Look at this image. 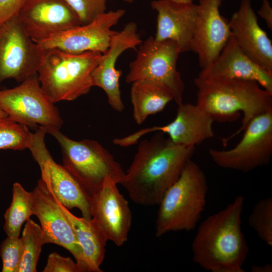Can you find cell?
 Instances as JSON below:
<instances>
[{
    "instance_id": "cell-1",
    "label": "cell",
    "mask_w": 272,
    "mask_h": 272,
    "mask_svg": "<svg viewBox=\"0 0 272 272\" xmlns=\"http://www.w3.org/2000/svg\"><path fill=\"white\" fill-rule=\"evenodd\" d=\"M195 150L194 146L176 144L164 133L156 131L140 142L120 184L134 202L144 206L158 205Z\"/></svg>"
},
{
    "instance_id": "cell-2",
    "label": "cell",
    "mask_w": 272,
    "mask_h": 272,
    "mask_svg": "<svg viewBox=\"0 0 272 272\" xmlns=\"http://www.w3.org/2000/svg\"><path fill=\"white\" fill-rule=\"evenodd\" d=\"M244 197L238 195L200 224L191 245L193 261L211 272H244L249 248L241 229Z\"/></svg>"
},
{
    "instance_id": "cell-3",
    "label": "cell",
    "mask_w": 272,
    "mask_h": 272,
    "mask_svg": "<svg viewBox=\"0 0 272 272\" xmlns=\"http://www.w3.org/2000/svg\"><path fill=\"white\" fill-rule=\"evenodd\" d=\"M196 104L214 120L226 121L243 113L241 126L222 139L223 145L239 134L250 121L262 113L272 111V93L257 82L241 79H210L196 78Z\"/></svg>"
},
{
    "instance_id": "cell-4",
    "label": "cell",
    "mask_w": 272,
    "mask_h": 272,
    "mask_svg": "<svg viewBox=\"0 0 272 272\" xmlns=\"http://www.w3.org/2000/svg\"><path fill=\"white\" fill-rule=\"evenodd\" d=\"M208 189L204 171L189 160L158 205L156 236L160 237L170 232L193 230L205 210Z\"/></svg>"
},
{
    "instance_id": "cell-5",
    "label": "cell",
    "mask_w": 272,
    "mask_h": 272,
    "mask_svg": "<svg viewBox=\"0 0 272 272\" xmlns=\"http://www.w3.org/2000/svg\"><path fill=\"white\" fill-rule=\"evenodd\" d=\"M102 53H72L56 48L44 50L37 71L41 87L53 103L73 101L93 87L92 73Z\"/></svg>"
},
{
    "instance_id": "cell-6",
    "label": "cell",
    "mask_w": 272,
    "mask_h": 272,
    "mask_svg": "<svg viewBox=\"0 0 272 272\" xmlns=\"http://www.w3.org/2000/svg\"><path fill=\"white\" fill-rule=\"evenodd\" d=\"M43 128L59 143L63 166L90 196L101 188L107 178L120 183L125 172L109 151L98 142L75 141L62 133L59 129Z\"/></svg>"
},
{
    "instance_id": "cell-7",
    "label": "cell",
    "mask_w": 272,
    "mask_h": 272,
    "mask_svg": "<svg viewBox=\"0 0 272 272\" xmlns=\"http://www.w3.org/2000/svg\"><path fill=\"white\" fill-rule=\"evenodd\" d=\"M180 53L173 41L157 40L150 36L139 45L135 58L129 65L126 82L131 84L140 80L155 82L171 91L177 105L182 103L185 85L177 69Z\"/></svg>"
},
{
    "instance_id": "cell-8",
    "label": "cell",
    "mask_w": 272,
    "mask_h": 272,
    "mask_svg": "<svg viewBox=\"0 0 272 272\" xmlns=\"http://www.w3.org/2000/svg\"><path fill=\"white\" fill-rule=\"evenodd\" d=\"M0 109L11 119L28 127L60 129L63 124L58 109L42 90L37 74L17 87L0 89Z\"/></svg>"
},
{
    "instance_id": "cell-9",
    "label": "cell",
    "mask_w": 272,
    "mask_h": 272,
    "mask_svg": "<svg viewBox=\"0 0 272 272\" xmlns=\"http://www.w3.org/2000/svg\"><path fill=\"white\" fill-rule=\"evenodd\" d=\"M244 130L242 139L233 148L209 149L210 157L218 166L246 173L269 163L272 155V111L254 117Z\"/></svg>"
},
{
    "instance_id": "cell-10",
    "label": "cell",
    "mask_w": 272,
    "mask_h": 272,
    "mask_svg": "<svg viewBox=\"0 0 272 272\" xmlns=\"http://www.w3.org/2000/svg\"><path fill=\"white\" fill-rule=\"evenodd\" d=\"M44 50L29 36L17 16L0 24V85L37 74Z\"/></svg>"
},
{
    "instance_id": "cell-11",
    "label": "cell",
    "mask_w": 272,
    "mask_h": 272,
    "mask_svg": "<svg viewBox=\"0 0 272 272\" xmlns=\"http://www.w3.org/2000/svg\"><path fill=\"white\" fill-rule=\"evenodd\" d=\"M46 133L41 126L36 129L28 148L40 167L42 180L64 207L77 208L83 218L91 219V196L63 165L53 159L45 143Z\"/></svg>"
},
{
    "instance_id": "cell-12",
    "label": "cell",
    "mask_w": 272,
    "mask_h": 272,
    "mask_svg": "<svg viewBox=\"0 0 272 272\" xmlns=\"http://www.w3.org/2000/svg\"><path fill=\"white\" fill-rule=\"evenodd\" d=\"M213 118L198 105L190 103L178 105L177 113L171 122L161 126L141 129L127 136L115 138L113 143L122 147L133 145L143 136L160 131L176 144L194 146L214 137Z\"/></svg>"
},
{
    "instance_id": "cell-13",
    "label": "cell",
    "mask_w": 272,
    "mask_h": 272,
    "mask_svg": "<svg viewBox=\"0 0 272 272\" xmlns=\"http://www.w3.org/2000/svg\"><path fill=\"white\" fill-rule=\"evenodd\" d=\"M125 13L123 9L105 12L87 24L61 32L36 43L44 50L56 48L72 53L88 51L103 53L116 32L112 27Z\"/></svg>"
},
{
    "instance_id": "cell-14",
    "label": "cell",
    "mask_w": 272,
    "mask_h": 272,
    "mask_svg": "<svg viewBox=\"0 0 272 272\" xmlns=\"http://www.w3.org/2000/svg\"><path fill=\"white\" fill-rule=\"evenodd\" d=\"M31 193L33 215L40 223L45 243L55 244L68 250L75 257L81 272L82 249L58 200L41 178Z\"/></svg>"
},
{
    "instance_id": "cell-15",
    "label": "cell",
    "mask_w": 272,
    "mask_h": 272,
    "mask_svg": "<svg viewBox=\"0 0 272 272\" xmlns=\"http://www.w3.org/2000/svg\"><path fill=\"white\" fill-rule=\"evenodd\" d=\"M17 16L35 43L81 25L65 0H24Z\"/></svg>"
},
{
    "instance_id": "cell-16",
    "label": "cell",
    "mask_w": 272,
    "mask_h": 272,
    "mask_svg": "<svg viewBox=\"0 0 272 272\" xmlns=\"http://www.w3.org/2000/svg\"><path fill=\"white\" fill-rule=\"evenodd\" d=\"M117 183L107 178L101 188L91 196L92 219L117 246L127 240L132 216L128 203L120 192Z\"/></svg>"
},
{
    "instance_id": "cell-17",
    "label": "cell",
    "mask_w": 272,
    "mask_h": 272,
    "mask_svg": "<svg viewBox=\"0 0 272 272\" xmlns=\"http://www.w3.org/2000/svg\"><path fill=\"white\" fill-rule=\"evenodd\" d=\"M142 43L138 27L133 22L125 25L120 32L112 36L107 49L92 73L93 87L101 88L106 93L108 104L115 111L122 112L124 105L122 100L119 80L122 75L117 70L118 57L126 50L135 49Z\"/></svg>"
},
{
    "instance_id": "cell-18",
    "label": "cell",
    "mask_w": 272,
    "mask_h": 272,
    "mask_svg": "<svg viewBox=\"0 0 272 272\" xmlns=\"http://www.w3.org/2000/svg\"><path fill=\"white\" fill-rule=\"evenodd\" d=\"M223 0H199L191 50L201 69L219 56L231 36L229 20L220 12Z\"/></svg>"
},
{
    "instance_id": "cell-19",
    "label": "cell",
    "mask_w": 272,
    "mask_h": 272,
    "mask_svg": "<svg viewBox=\"0 0 272 272\" xmlns=\"http://www.w3.org/2000/svg\"><path fill=\"white\" fill-rule=\"evenodd\" d=\"M229 25L231 36L245 54L272 74V42L259 25L251 0H241Z\"/></svg>"
},
{
    "instance_id": "cell-20",
    "label": "cell",
    "mask_w": 272,
    "mask_h": 272,
    "mask_svg": "<svg viewBox=\"0 0 272 272\" xmlns=\"http://www.w3.org/2000/svg\"><path fill=\"white\" fill-rule=\"evenodd\" d=\"M197 78L254 81L272 93V74L247 56L232 36L217 58L201 69Z\"/></svg>"
},
{
    "instance_id": "cell-21",
    "label": "cell",
    "mask_w": 272,
    "mask_h": 272,
    "mask_svg": "<svg viewBox=\"0 0 272 272\" xmlns=\"http://www.w3.org/2000/svg\"><path fill=\"white\" fill-rule=\"evenodd\" d=\"M151 7L158 14L155 38L173 41L181 53L191 50L197 5L155 0Z\"/></svg>"
},
{
    "instance_id": "cell-22",
    "label": "cell",
    "mask_w": 272,
    "mask_h": 272,
    "mask_svg": "<svg viewBox=\"0 0 272 272\" xmlns=\"http://www.w3.org/2000/svg\"><path fill=\"white\" fill-rule=\"evenodd\" d=\"M59 202V205L69 220L82 252L81 272H101L106 243L105 233L92 219L79 218Z\"/></svg>"
},
{
    "instance_id": "cell-23",
    "label": "cell",
    "mask_w": 272,
    "mask_h": 272,
    "mask_svg": "<svg viewBox=\"0 0 272 272\" xmlns=\"http://www.w3.org/2000/svg\"><path fill=\"white\" fill-rule=\"evenodd\" d=\"M130 100L133 117L142 124L151 115L162 111L171 101L173 94L163 86L155 82L140 80L131 83Z\"/></svg>"
},
{
    "instance_id": "cell-24",
    "label": "cell",
    "mask_w": 272,
    "mask_h": 272,
    "mask_svg": "<svg viewBox=\"0 0 272 272\" xmlns=\"http://www.w3.org/2000/svg\"><path fill=\"white\" fill-rule=\"evenodd\" d=\"M12 190L11 203L4 214V229L7 236L19 237L22 225L33 215L32 196L19 182L13 184Z\"/></svg>"
},
{
    "instance_id": "cell-25",
    "label": "cell",
    "mask_w": 272,
    "mask_h": 272,
    "mask_svg": "<svg viewBox=\"0 0 272 272\" xmlns=\"http://www.w3.org/2000/svg\"><path fill=\"white\" fill-rule=\"evenodd\" d=\"M21 239L23 253L19 272H36L42 247L46 244L40 226L29 219L24 226Z\"/></svg>"
},
{
    "instance_id": "cell-26",
    "label": "cell",
    "mask_w": 272,
    "mask_h": 272,
    "mask_svg": "<svg viewBox=\"0 0 272 272\" xmlns=\"http://www.w3.org/2000/svg\"><path fill=\"white\" fill-rule=\"evenodd\" d=\"M33 133L28 127L9 116L0 117V150L22 151L28 149Z\"/></svg>"
},
{
    "instance_id": "cell-27",
    "label": "cell",
    "mask_w": 272,
    "mask_h": 272,
    "mask_svg": "<svg viewBox=\"0 0 272 272\" xmlns=\"http://www.w3.org/2000/svg\"><path fill=\"white\" fill-rule=\"evenodd\" d=\"M248 225L258 236L269 246H272V198L259 200L248 217Z\"/></svg>"
},
{
    "instance_id": "cell-28",
    "label": "cell",
    "mask_w": 272,
    "mask_h": 272,
    "mask_svg": "<svg viewBox=\"0 0 272 272\" xmlns=\"http://www.w3.org/2000/svg\"><path fill=\"white\" fill-rule=\"evenodd\" d=\"M23 253L21 238L7 236L0 245L2 271L19 272Z\"/></svg>"
},
{
    "instance_id": "cell-29",
    "label": "cell",
    "mask_w": 272,
    "mask_h": 272,
    "mask_svg": "<svg viewBox=\"0 0 272 272\" xmlns=\"http://www.w3.org/2000/svg\"><path fill=\"white\" fill-rule=\"evenodd\" d=\"M77 14L81 25L87 24L106 11V0H65Z\"/></svg>"
},
{
    "instance_id": "cell-30",
    "label": "cell",
    "mask_w": 272,
    "mask_h": 272,
    "mask_svg": "<svg viewBox=\"0 0 272 272\" xmlns=\"http://www.w3.org/2000/svg\"><path fill=\"white\" fill-rule=\"evenodd\" d=\"M43 272H80L76 262L54 252L49 254Z\"/></svg>"
},
{
    "instance_id": "cell-31",
    "label": "cell",
    "mask_w": 272,
    "mask_h": 272,
    "mask_svg": "<svg viewBox=\"0 0 272 272\" xmlns=\"http://www.w3.org/2000/svg\"><path fill=\"white\" fill-rule=\"evenodd\" d=\"M24 0H0V24L17 16Z\"/></svg>"
},
{
    "instance_id": "cell-32",
    "label": "cell",
    "mask_w": 272,
    "mask_h": 272,
    "mask_svg": "<svg viewBox=\"0 0 272 272\" xmlns=\"http://www.w3.org/2000/svg\"><path fill=\"white\" fill-rule=\"evenodd\" d=\"M257 14L265 21L268 29L272 30V8L268 0H262Z\"/></svg>"
},
{
    "instance_id": "cell-33",
    "label": "cell",
    "mask_w": 272,
    "mask_h": 272,
    "mask_svg": "<svg viewBox=\"0 0 272 272\" xmlns=\"http://www.w3.org/2000/svg\"><path fill=\"white\" fill-rule=\"evenodd\" d=\"M250 271L251 272H271L272 265L269 263L263 265H252Z\"/></svg>"
},
{
    "instance_id": "cell-34",
    "label": "cell",
    "mask_w": 272,
    "mask_h": 272,
    "mask_svg": "<svg viewBox=\"0 0 272 272\" xmlns=\"http://www.w3.org/2000/svg\"><path fill=\"white\" fill-rule=\"evenodd\" d=\"M178 3H191L194 0H170Z\"/></svg>"
},
{
    "instance_id": "cell-35",
    "label": "cell",
    "mask_w": 272,
    "mask_h": 272,
    "mask_svg": "<svg viewBox=\"0 0 272 272\" xmlns=\"http://www.w3.org/2000/svg\"><path fill=\"white\" fill-rule=\"evenodd\" d=\"M8 116L7 114L0 109V117Z\"/></svg>"
},
{
    "instance_id": "cell-36",
    "label": "cell",
    "mask_w": 272,
    "mask_h": 272,
    "mask_svg": "<svg viewBox=\"0 0 272 272\" xmlns=\"http://www.w3.org/2000/svg\"><path fill=\"white\" fill-rule=\"evenodd\" d=\"M122 1L127 3H132L134 0H122Z\"/></svg>"
}]
</instances>
